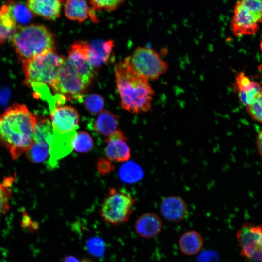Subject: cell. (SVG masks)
I'll list each match as a JSON object with an SVG mask.
<instances>
[{
    "mask_svg": "<svg viewBox=\"0 0 262 262\" xmlns=\"http://www.w3.org/2000/svg\"><path fill=\"white\" fill-rule=\"evenodd\" d=\"M121 180L128 183L139 180L143 176L141 168L133 162H128L122 165L119 171Z\"/></svg>",
    "mask_w": 262,
    "mask_h": 262,
    "instance_id": "cell-26",
    "label": "cell"
},
{
    "mask_svg": "<svg viewBox=\"0 0 262 262\" xmlns=\"http://www.w3.org/2000/svg\"><path fill=\"white\" fill-rule=\"evenodd\" d=\"M15 177H5L0 182V220L10 208V202L12 196L11 187L15 180Z\"/></svg>",
    "mask_w": 262,
    "mask_h": 262,
    "instance_id": "cell-23",
    "label": "cell"
},
{
    "mask_svg": "<svg viewBox=\"0 0 262 262\" xmlns=\"http://www.w3.org/2000/svg\"><path fill=\"white\" fill-rule=\"evenodd\" d=\"M260 49L262 51V39L261 41V43H260Z\"/></svg>",
    "mask_w": 262,
    "mask_h": 262,
    "instance_id": "cell-35",
    "label": "cell"
},
{
    "mask_svg": "<svg viewBox=\"0 0 262 262\" xmlns=\"http://www.w3.org/2000/svg\"><path fill=\"white\" fill-rule=\"evenodd\" d=\"M64 9L65 16L71 20L82 23L90 17L97 21L94 10L89 7L86 0H66Z\"/></svg>",
    "mask_w": 262,
    "mask_h": 262,
    "instance_id": "cell-17",
    "label": "cell"
},
{
    "mask_svg": "<svg viewBox=\"0 0 262 262\" xmlns=\"http://www.w3.org/2000/svg\"><path fill=\"white\" fill-rule=\"evenodd\" d=\"M118 116L108 110L100 113L93 125L94 130L98 133L109 137L117 130Z\"/></svg>",
    "mask_w": 262,
    "mask_h": 262,
    "instance_id": "cell-20",
    "label": "cell"
},
{
    "mask_svg": "<svg viewBox=\"0 0 262 262\" xmlns=\"http://www.w3.org/2000/svg\"><path fill=\"white\" fill-rule=\"evenodd\" d=\"M52 133L65 134L76 131L79 115L77 110L70 106L56 107L50 111Z\"/></svg>",
    "mask_w": 262,
    "mask_h": 262,
    "instance_id": "cell-10",
    "label": "cell"
},
{
    "mask_svg": "<svg viewBox=\"0 0 262 262\" xmlns=\"http://www.w3.org/2000/svg\"><path fill=\"white\" fill-rule=\"evenodd\" d=\"M256 142L258 153L262 159V129L258 133Z\"/></svg>",
    "mask_w": 262,
    "mask_h": 262,
    "instance_id": "cell-33",
    "label": "cell"
},
{
    "mask_svg": "<svg viewBox=\"0 0 262 262\" xmlns=\"http://www.w3.org/2000/svg\"><path fill=\"white\" fill-rule=\"evenodd\" d=\"M160 213L166 220L173 222L184 219L188 213V206L185 200L178 196L164 197L160 206Z\"/></svg>",
    "mask_w": 262,
    "mask_h": 262,
    "instance_id": "cell-14",
    "label": "cell"
},
{
    "mask_svg": "<svg viewBox=\"0 0 262 262\" xmlns=\"http://www.w3.org/2000/svg\"><path fill=\"white\" fill-rule=\"evenodd\" d=\"M93 10L112 11L118 8L125 0H88Z\"/></svg>",
    "mask_w": 262,
    "mask_h": 262,
    "instance_id": "cell-29",
    "label": "cell"
},
{
    "mask_svg": "<svg viewBox=\"0 0 262 262\" xmlns=\"http://www.w3.org/2000/svg\"><path fill=\"white\" fill-rule=\"evenodd\" d=\"M12 17L16 23L24 25L29 23L32 18V13L27 6L18 1H11L7 5Z\"/></svg>",
    "mask_w": 262,
    "mask_h": 262,
    "instance_id": "cell-25",
    "label": "cell"
},
{
    "mask_svg": "<svg viewBox=\"0 0 262 262\" xmlns=\"http://www.w3.org/2000/svg\"><path fill=\"white\" fill-rule=\"evenodd\" d=\"M89 43L85 41L74 42L68 49L67 61L84 77L92 80L93 67L88 59Z\"/></svg>",
    "mask_w": 262,
    "mask_h": 262,
    "instance_id": "cell-11",
    "label": "cell"
},
{
    "mask_svg": "<svg viewBox=\"0 0 262 262\" xmlns=\"http://www.w3.org/2000/svg\"><path fill=\"white\" fill-rule=\"evenodd\" d=\"M219 256L213 251H205L200 253L198 257L197 262H218Z\"/></svg>",
    "mask_w": 262,
    "mask_h": 262,
    "instance_id": "cell-31",
    "label": "cell"
},
{
    "mask_svg": "<svg viewBox=\"0 0 262 262\" xmlns=\"http://www.w3.org/2000/svg\"><path fill=\"white\" fill-rule=\"evenodd\" d=\"M38 118L24 104L18 103L0 114V144L13 160L20 157L33 144Z\"/></svg>",
    "mask_w": 262,
    "mask_h": 262,
    "instance_id": "cell-1",
    "label": "cell"
},
{
    "mask_svg": "<svg viewBox=\"0 0 262 262\" xmlns=\"http://www.w3.org/2000/svg\"></svg>",
    "mask_w": 262,
    "mask_h": 262,
    "instance_id": "cell-36",
    "label": "cell"
},
{
    "mask_svg": "<svg viewBox=\"0 0 262 262\" xmlns=\"http://www.w3.org/2000/svg\"><path fill=\"white\" fill-rule=\"evenodd\" d=\"M162 222L155 213H147L143 214L137 219L135 224L136 233L141 237L152 238L161 231Z\"/></svg>",
    "mask_w": 262,
    "mask_h": 262,
    "instance_id": "cell-18",
    "label": "cell"
},
{
    "mask_svg": "<svg viewBox=\"0 0 262 262\" xmlns=\"http://www.w3.org/2000/svg\"><path fill=\"white\" fill-rule=\"evenodd\" d=\"M262 23V0H238L230 27L235 36L253 35Z\"/></svg>",
    "mask_w": 262,
    "mask_h": 262,
    "instance_id": "cell-5",
    "label": "cell"
},
{
    "mask_svg": "<svg viewBox=\"0 0 262 262\" xmlns=\"http://www.w3.org/2000/svg\"><path fill=\"white\" fill-rule=\"evenodd\" d=\"M63 262H92L90 260L83 259L79 260L74 257L69 256L66 257L63 261Z\"/></svg>",
    "mask_w": 262,
    "mask_h": 262,
    "instance_id": "cell-34",
    "label": "cell"
},
{
    "mask_svg": "<svg viewBox=\"0 0 262 262\" xmlns=\"http://www.w3.org/2000/svg\"><path fill=\"white\" fill-rule=\"evenodd\" d=\"M16 24L7 5L2 6L0 9V45L11 38L16 28Z\"/></svg>",
    "mask_w": 262,
    "mask_h": 262,
    "instance_id": "cell-22",
    "label": "cell"
},
{
    "mask_svg": "<svg viewBox=\"0 0 262 262\" xmlns=\"http://www.w3.org/2000/svg\"><path fill=\"white\" fill-rule=\"evenodd\" d=\"M113 47L112 40H96L89 43L88 59L93 67H98L109 60Z\"/></svg>",
    "mask_w": 262,
    "mask_h": 262,
    "instance_id": "cell-19",
    "label": "cell"
},
{
    "mask_svg": "<svg viewBox=\"0 0 262 262\" xmlns=\"http://www.w3.org/2000/svg\"><path fill=\"white\" fill-rule=\"evenodd\" d=\"M126 58L131 67L148 81L157 80L168 68L167 63L157 52L145 46L138 47Z\"/></svg>",
    "mask_w": 262,
    "mask_h": 262,
    "instance_id": "cell-7",
    "label": "cell"
},
{
    "mask_svg": "<svg viewBox=\"0 0 262 262\" xmlns=\"http://www.w3.org/2000/svg\"><path fill=\"white\" fill-rule=\"evenodd\" d=\"M91 81L80 73L65 58L52 90L66 99H79L82 98Z\"/></svg>",
    "mask_w": 262,
    "mask_h": 262,
    "instance_id": "cell-8",
    "label": "cell"
},
{
    "mask_svg": "<svg viewBox=\"0 0 262 262\" xmlns=\"http://www.w3.org/2000/svg\"><path fill=\"white\" fill-rule=\"evenodd\" d=\"M203 239L200 234L194 230L184 233L179 240L181 251L186 255L193 256L199 253L203 246Z\"/></svg>",
    "mask_w": 262,
    "mask_h": 262,
    "instance_id": "cell-21",
    "label": "cell"
},
{
    "mask_svg": "<svg viewBox=\"0 0 262 262\" xmlns=\"http://www.w3.org/2000/svg\"><path fill=\"white\" fill-rule=\"evenodd\" d=\"M49 148L48 142L34 140L25 154L31 162L39 163L45 161L49 156Z\"/></svg>",
    "mask_w": 262,
    "mask_h": 262,
    "instance_id": "cell-24",
    "label": "cell"
},
{
    "mask_svg": "<svg viewBox=\"0 0 262 262\" xmlns=\"http://www.w3.org/2000/svg\"><path fill=\"white\" fill-rule=\"evenodd\" d=\"M104 98L97 94H92L85 97L84 104L87 111L92 114H96L103 111L104 106Z\"/></svg>",
    "mask_w": 262,
    "mask_h": 262,
    "instance_id": "cell-28",
    "label": "cell"
},
{
    "mask_svg": "<svg viewBox=\"0 0 262 262\" xmlns=\"http://www.w3.org/2000/svg\"><path fill=\"white\" fill-rule=\"evenodd\" d=\"M73 149L77 152L86 153L93 147V141L91 136L86 132L76 133L73 140Z\"/></svg>",
    "mask_w": 262,
    "mask_h": 262,
    "instance_id": "cell-27",
    "label": "cell"
},
{
    "mask_svg": "<svg viewBox=\"0 0 262 262\" xmlns=\"http://www.w3.org/2000/svg\"><path fill=\"white\" fill-rule=\"evenodd\" d=\"M235 86L239 99L246 107L252 103L262 90L259 83L251 81L242 72L236 75Z\"/></svg>",
    "mask_w": 262,
    "mask_h": 262,
    "instance_id": "cell-15",
    "label": "cell"
},
{
    "mask_svg": "<svg viewBox=\"0 0 262 262\" xmlns=\"http://www.w3.org/2000/svg\"><path fill=\"white\" fill-rule=\"evenodd\" d=\"M11 39L21 63L55 50L53 36L43 25L17 26Z\"/></svg>",
    "mask_w": 262,
    "mask_h": 262,
    "instance_id": "cell-3",
    "label": "cell"
},
{
    "mask_svg": "<svg viewBox=\"0 0 262 262\" xmlns=\"http://www.w3.org/2000/svg\"><path fill=\"white\" fill-rule=\"evenodd\" d=\"M246 110L253 120L262 123V90Z\"/></svg>",
    "mask_w": 262,
    "mask_h": 262,
    "instance_id": "cell-30",
    "label": "cell"
},
{
    "mask_svg": "<svg viewBox=\"0 0 262 262\" xmlns=\"http://www.w3.org/2000/svg\"><path fill=\"white\" fill-rule=\"evenodd\" d=\"M135 202L127 191L111 188L101 207V216L106 222L114 225L126 222L133 212Z\"/></svg>",
    "mask_w": 262,
    "mask_h": 262,
    "instance_id": "cell-6",
    "label": "cell"
},
{
    "mask_svg": "<svg viewBox=\"0 0 262 262\" xmlns=\"http://www.w3.org/2000/svg\"><path fill=\"white\" fill-rule=\"evenodd\" d=\"M236 237L242 255L253 262H262V224H245Z\"/></svg>",
    "mask_w": 262,
    "mask_h": 262,
    "instance_id": "cell-9",
    "label": "cell"
},
{
    "mask_svg": "<svg viewBox=\"0 0 262 262\" xmlns=\"http://www.w3.org/2000/svg\"><path fill=\"white\" fill-rule=\"evenodd\" d=\"M127 138L122 131L117 130L106 140L105 153L112 161L124 162L131 157L130 149L126 142Z\"/></svg>",
    "mask_w": 262,
    "mask_h": 262,
    "instance_id": "cell-13",
    "label": "cell"
},
{
    "mask_svg": "<svg viewBox=\"0 0 262 262\" xmlns=\"http://www.w3.org/2000/svg\"><path fill=\"white\" fill-rule=\"evenodd\" d=\"M77 132L65 134L52 133L49 144V155L48 165L51 168L55 167L58 161L66 157L72 151L73 140Z\"/></svg>",
    "mask_w": 262,
    "mask_h": 262,
    "instance_id": "cell-12",
    "label": "cell"
},
{
    "mask_svg": "<svg viewBox=\"0 0 262 262\" xmlns=\"http://www.w3.org/2000/svg\"><path fill=\"white\" fill-rule=\"evenodd\" d=\"M115 72L121 107L132 113L150 111L154 91L148 81L131 67L126 58L115 65Z\"/></svg>",
    "mask_w": 262,
    "mask_h": 262,
    "instance_id": "cell-2",
    "label": "cell"
},
{
    "mask_svg": "<svg viewBox=\"0 0 262 262\" xmlns=\"http://www.w3.org/2000/svg\"><path fill=\"white\" fill-rule=\"evenodd\" d=\"M65 58L55 50L22 63L24 83L41 85L52 89Z\"/></svg>",
    "mask_w": 262,
    "mask_h": 262,
    "instance_id": "cell-4",
    "label": "cell"
},
{
    "mask_svg": "<svg viewBox=\"0 0 262 262\" xmlns=\"http://www.w3.org/2000/svg\"><path fill=\"white\" fill-rule=\"evenodd\" d=\"M64 0H27V6L30 11L48 20L59 17Z\"/></svg>",
    "mask_w": 262,
    "mask_h": 262,
    "instance_id": "cell-16",
    "label": "cell"
},
{
    "mask_svg": "<svg viewBox=\"0 0 262 262\" xmlns=\"http://www.w3.org/2000/svg\"><path fill=\"white\" fill-rule=\"evenodd\" d=\"M97 169L100 174L106 175L114 169V165L110 161L100 158L97 163Z\"/></svg>",
    "mask_w": 262,
    "mask_h": 262,
    "instance_id": "cell-32",
    "label": "cell"
}]
</instances>
